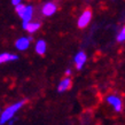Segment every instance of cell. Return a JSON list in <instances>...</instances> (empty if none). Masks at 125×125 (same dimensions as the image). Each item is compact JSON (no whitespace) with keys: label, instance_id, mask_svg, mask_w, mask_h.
Listing matches in <instances>:
<instances>
[{"label":"cell","instance_id":"cell-2","mask_svg":"<svg viewBox=\"0 0 125 125\" xmlns=\"http://www.w3.org/2000/svg\"><path fill=\"white\" fill-rule=\"evenodd\" d=\"M92 20V11L90 9H86V10L83 11V14L79 16V19L77 21V27L79 28V29H84V28H86L90 22H91Z\"/></svg>","mask_w":125,"mask_h":125},{"label":"cell","instance_id":"cell-3","mask_svg":"<svg viewBox=\"0 0 125 125\" xmlns=\"http://www.w3.org/2000/svg\"><path fill=\"white\" fill-rule=\"evenodd\" d=\"M106 100H107V102L114 108L115 111H117V113L122 111L123 103H122V100L119 96H117V95H115V94H111V95H108Z\"/></svg>","mask_w":125,"mask_h":125},{"label":"cell","instance_id":"cell-7","mask_svg":"<svg viewBox=\"0 0 125 125\" xmlns=\"http://www.w3.org/2000/svg\"><path fill=\"white\" fill-rule=\"evenodd\" d=\"M42 27V24L39 22H29V23H22V28L25 31L33 33L36 31H38V29Z\"/></svg>","mask_w":125,"mask_h":125},{"label":"cell","instance_id":"cell-6","mask_svg":"<svg viewBox=\"0 0 125 125\" xmlns=\"http://www.w3.org/2000/svg\"><path fill=\"white\" fill-rule=\"evenodd\" d=\"M87 57H86V54L84 53L83 51H80V52H78V53L75 55V64H76L77 69H82L84 67V64H85V62H86Z\"/></svg>","mask_w":125,"mask_h":125},{"label":"cell","instance_id":"cell-10","mask_svg":"<svg viewBox=\"0 0 125 125\" xmlns=\"http://www.w3.org/2000/svg\"><path fill=\"white\" fill-rule=\"evenodd\" d=\"M34 51H36V53L39 54V55H44L46 53V51H47V45H46V42L45 40H38L36 46H34Z\"/></svg>","mask_w":125,"mask_h":125},{"label":"cell","instance_id":"cell-12","mask_svg":"<svg viewBox=\"0 0 125 125\" xmlns=\"http://www.w3.org/2000/svg\"><path fill=\"white\" fill-rule=\"evenodd\" d=\"M25 8H27V6H25V5H23L22 2H21V4H19L17 6H15V10H16V13H17V15H19L20 17H22V16H23Z\"/></svg>","mask_w":125,"mask_h":125},{"label":"cell","instance_id":"cell-16","mask_svg":"<svg viewBox=\"0 0 125 125\" xmlns=\"http://www.w3.org/2000/svg\"><path fill=\"white\" fill-rule=\"evenodd\" d=\"M15 121H16V118H11L10 121L8 122V124H13V123H14V122H15Z\"/></svg>","mask_w":125,"mask_h":125},{"label":"cell","instance_id":"cell-4","mask_svg":"<svg viewBox=\"0 0 125 125\" xmlns=\"http://www.w3.org/2000/svg\"><path fill=\"white\" fill-rule=\"evenodd\" d=\"M32 40L31 37H21L15 42V47L16 49L19 51H25V49L29 48L30 46V42Z\"/></svg>","mask_w":125,"mask_h":125},{"label":"cell","instance_id":"cell-13","mask_svg":"<svg viewBox=\"0 0 125 125\" xmlns=\"http://www.w3.org/2000/svg\"><path fill=\"white\" fill-rule=\"evenodd\" d=\"M117 42H125V27H123V29L119 31V33L117 36Z\"/></svg>","mask_w":125,"mask_h":125},{"label":"cell","instance_id":"cell-11","mask_svg":"<svg viewBox=\"0 0 125 125\" xmlns=\"http://www.w3.org/2000/svg\"><path fill=\"white\" fill-rule=\"evenodd\" d=\"M19 60V55L10 53H1L0 54V63H6V62H11V61Z\"/></svg>","mask_w":125,"mask_h":125},{"label":"cell","instance_id":"cell-15","mask_svg":"<svg viewBox=\"0 0 125 125\" xmlns=\"http://www.w3.org/2000/svg\"><path fill=\"white\" fill-rule=\"evenodd\" d=\"M70 75H71V70H70V69H67V70H65V76H70Z\"/></svg>","mask_w":125,"mask_h":125},{"label":"cell","instance_id":"cell-1","mask_svg":"<svg viewBox=\"0 0 125 125\" xmlns=\"http://www.w3.org/2000/svg\"><path fill=\"white\" fill-rule=\"evenodd\" d=\"M24 103H25V100H22V101H19V102H16V103H14V104H10L9 107H7V108L1 113V115H0V124L1 125L7 124L8 122L15 116L16 113L22 108Z\"/></svg>","mask_w":125,"mask_h":125},{"label":"cell","instance_id":"cell-14","mask_svg":"<svg viewBox=\"0 0 125 125\" xmlns=\"http://www.w3.org/2000/svg\"><path fill=\"white\" fill-rule=\"evenodd\" d=\"M10 2L14 5V6H17L19 4H21V2H22V0H10Z\"/></svg>","mask_w":125,"mask_h":125},{"label":"cell","instance_id":"cell-8","mask_svg":"<svg viewBox=\"0 0 125 125\" xmlns=\"http://www.w3.org/2000/svg\"><path fill=\"white\" fill-rule=\"evenodd\" d=\"M32 16H33V7H32L31 5H28L27 8H25V10H24V14H23V16L21 17V19H22V21H23L22 23H29V22H31Z\"/></svg>","mask_w":125,"mask_h":125},{"label":"cell","instance_id":"cell-9","mask_svg":"<svg viewBox=\"0 0 125 125\" xmlns=\"http://www.w3.org/2000/svg\"><path fill=\"white\" fill-rule=\"evenodd\" d=\"M70 86H71V79H70L69 77H67V78H64V79H62L60 82L59 86H57V92L63 93V92H65L67 90H69Z\"/></svg>","mask_w":125,"mask_h":125},{"label":"cell","instance_id":"cell-5","mask_svg":"<svg viewBox=\"0 0 125 125\" xmlns=\"http://www.w3.org/2000/svg\"><path fill=\"white\" fill-rule=\"evenodd\" d=\"M56 10H57V7H56V5L54 4V2H46V4L42 7V15L47 16V17L54 15V14L56 13Z\"/></svg>","mask_w":125,"mask_h":125}]
</instances>
